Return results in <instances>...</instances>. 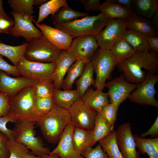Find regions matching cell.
<instances>
[{
  "mask_svg": "<svg viewBox=\"0 0 158 158\" xmlns=\"http://www.w3.org/2000/svg\"><path fill=\"white\" fill-rule=\"evenodd\" d=\"M117 66L119 71L123 72L128 81L138 84L146 77L143 69L154 74L157 72V53L151 49L147 51H136L130 57Z\"/></svg>",
  "mask_w": 158,
  "mask_h": 158,
  "instance_id": "cell-1",
  "label": "cell"
},
{
  "mask_svg": "<svg viewBox=\"0 0 158 158\" xmlns=\"http://www.w3.org/2000/svg\"><path fill=\"white\" fill-rule=\"evenodd\" d=\"M110 18L102 13L87 16L81 19L54 25L74 38L84 35L96 36L106 26Z\"/></svg>",
  "mask_w": 158,
  "mask_h": 158,
  "instance_id": "cell-2",
  "label": "cell"
},
{
  "mask_svg": "<svg viewBox=\"0 0 158 158\" xmlns=\"http://www.w3.org/2000/svg\"><path fill=\"white\" fill-rule=\"evenodd\" d=\"M71 121L68 110L56 105L36 123L44 138L49 143H56L67 125Z\"/></svg>",
  "mask_w": 158,
  "mask_h": 158,
  "instance_id": "cell-3",
  "label": "cell"
},
{
  "mask_svg": "<svg viewBox=\"0 0 158 158\" xmlns=\"http://www.w3.org/2000/svg\"><path fill=\"white\" fill-rule=\"evenodd\" d=\"M62 50L54 45L43 35L27 43L23 55L30 61L41 63L55 62Z\"/></svg>",
  "mask_w": 158,
  "mask_h": 158,
  "instance_id": "cell-4",
  "label": "cell"
},
{
  "mask_svg": "<svg viewBox=\"0 0 158 158\" xmlns=\"http://www.w3.org/2000/svg\"><path fill=\"white\" fill-rule=\"evenodd\" d=\"M35 122L28 120L18 122L13 130L14 139L31 150L32 154L39 157L49 154V149L44 147L41 140L35 136Z\"/></svg>",
  "mask_w": 158,
  "mask_h": 158,
  "instance_id": "cell-5",
  "label": "cell"
},
{
  "mask_svg": "<svg viewBox=\"0 0 158 158\" xmlns=\"http://www.w3.org/2000/svg\"><path fill=\"white\" fill-rule=\"evenodd\" d=\"M35 85L26 87L17 94L10 97V110L8 115L17 122L29 120L36 98Z\"/></svg>",
  "mask_w": 158,
  "mask_h": 158,
  "instance_id": "cell-6",
  "label": "cell"
},
{
  "mask_svg": "<svg viewBox=\"0 0 158 158\" xmlns=\"http://www.w3.org/2000/svg\"><path fill=\"white\" fill-rule=\"evenodd\" d=\"M91 61L96 75L95 87L102 91L106 80L117 63L110 50L100 47L98 48Z\"/></svg>",
  "mask_w": 158,
  "mask_h": 158,
  "instance_id": "cell-7",
  "label": "cell"
},
{
  "mask_svg": "<svg viewBox=\"0 0 158 158\" xmlns=\"http://www.w3.org/2000/svg\"><path fill=\"white\" fill-rule=\"evenodd\" d=\"M17 67L20 75L38 81H52L56 68L55 62L45 63L31 61L23 56Z\"/></svg>",
  "mask_w": 158,
  "mask_h": 158,
  "instance_id": "cell-8",
  "label": "cell"
},
{
  "mask_svg": "<svg viewBox=\"0 0 158 158\" xmlns=\"http://www.w3.org/2000/svg\"><path fill=\"white\" fill-rule=\"evenodd\" d=\"M158 81V76L148 72L145 79L138 84L136 90L128 98L134 102L140 105H149L158 107V102L155 97V85Z\"/></svg>",
  "mask_w": 158,
  "mask_h": 158,
  "instance_id": "cell-9",
  "label": "cell"
},
{
  "mask_svg": "<svg viewBox=\"0 0 158 158\" xmlns=\"http://www.w3.org/2000/svg\"><path fill=\"white\" fill-rule=\"evenodd\" d=\"M68 110L71 121L75 127L93 131L97 112L91 109L80 98L77 100Z\"/></svg>",
  "mask_w": 158,
  "mask_h": 158,
  "instance_id": "cell-10",
  "label": "cell"
},
{
  "mask_svg": "<svg viewBox=\"0 0 158 158\" xmlns=\"http://www.w3.org/2000/svg\"><path fill=\"white\" fill-rule=\"evenodd\" d=\"M126 29L125 20L110 18L104 29L95 36L99 47L110 50L122 38Z\"/></svg>",
  "mask_w": 158,
  "mask_h": 158,
  "instance_id": "cell-11",
  "label": "cell"
},
{
  "mask_svg": "<svg viewBox=\"0 0 158 158\" xmlns=\"http://www.w3.org/2000/svg\"><path fill=\"white\" fill-rule=\"evenodd\" d=\"M10 13L13 17L14 24L9 30V34L17 37L21 36L28 42L43 35L41 31L32 23L34 16L13 11Z\"/></svg>",
  "mask_w": 158,
  "mask_h": 158,
  "instance_id": "cell-12",
  "label": "cell"
},
{
  "mask_svg": "<svg viewBox=\"0 0 158 158\" xmlns=\"http://www.w3.org/2000/svg\"><path fill=\"white\" fill-rule=\"evenodd\" d=\"M95 36L84 35L75 38L68 50L77 60L91 61L99 48Z\"/></svg>",
  "mask_w": 158,
  "mask_h": 158,
  "instance_id": "cell-13",
  "label": "cell"
},
{
  "mask_svg": "<svg viewBox=\"0 0 158 158\" xmlns=\"http://www.w3.org/2000/svg\"><path fill=\"white\" fill-rule=\"evenodd\" d=\"M138 85L128 81L122 74L106 83L104 87L108 89L107 93L110 98L109 101L118 108L120 104L128 98Z\"/></svg>",
  "mask_w": 158,
  "mask_h": 158,
  "instance_id": "cell-14",
  "label": "cell"
},
{
  "mask_svg": "<svg viewBox=\"0 0 158 158\" xmlns=\"http://www.w3.org/2000/svg\"><path fill=\"white\" fill-rule=\"evenodd\" d=\"M117 144L123 158H140L136 149L130 123L127 122L120 125L116 131Z\"/></svg>",
  "mask_w": 158,
  "mask_h": 158,
  "instance_id": "cell-15",
  "label": "cell"
},
{
  "mask_svg": "<svg viewBox=\"0 0 158 158\" xmlns=\"http://www.w3.org/2000/svg\"><path fill=\"white\" fill-rule=\"evenodd\" d=\"M75 126L71 121L61 135L58 145L49 154H55L60 158H84L75 149L73 135Z\"/></svg>",
  "mask_w": 158,
  "mask_h": 158,
  "instance_id": "cell-16",
  "label": "cell"
},
{
  "mask_svg": "<svg viewBox=\"0 0 158 158\" xmlns=\"http://www.w3.org/2000/svg\"><path fill=\"white\" fill-rule=\"evenodd\" d=\"M38 81L24 77L13 78L0 70V92L9 97L26 87L34 85Z\"/></svg>",
  "mask_w": 158,
  "mask_h": 158,
  "instance_id": "cell-17",
  "label": "cell"
},
{
  "mask_svg": "<svg viewBox=\"0 0 158 158\" xmlns=\"http://www.w3.org/2000/svg\"><path fill=\"white\" fill-rule=\"evenodd\" d=\"M43 35L54 45L62 50H68L74 38L68 33L45 23H37L33 19Z\"/></svg>",
  "mask_w": 158,
  "mask_h": 158,
  "instance_id": "cell-18",
  "label": "cell"
},
{
  "mask_svg": "<svg viewBox=\"0 0 158 158\" xmlns=\"http://www.w3.org/2000/svg\"><path fill=\"white\" fill-rule=\"evenodd\" d=\"M76 59L68 50H62L55 62L56 68L52 79L55 88L60 89L65 75Z\"/></svg>",
  "mask_w": 158,
  "mask_h": 158,
  "instance_id": "cell-19",
  "label": "cell"
},
{
  "mask_svg": "<svg viewBox=\"0 0 158 158\" xmlns=\"http://www.w3.org/2000/svg\"><path fill=\"white\" fill-rule=\"evenodd\" d=\"M93 131H89L75 127L73 135L74 147L78 153L84 157L92 148Z\"/></svg>",
  "mask_w": 158,
  "mask_h": 158,
  "instance_id": "cell-20",
  "label": "cell"
},
{
  "mask_svg": "<svg viewBox=\"0 0 158 158\" xmlns=\"http://www.w3.org/2000/svg\"><path fill=\"white\" fill-rule=\"evenodd\" d=\"M107 93L90 87L80 98L92 110L101 112L109 101Z\"/></svg>",
  "mask_w": 158,
  "mask_h": 158,
  "instance_id": "cell-21",
  "label": "cell"
},
{
  "mask_svg": "<svg viewBox=\"0 0 158 158\" xmlns=\"http://www.w3.org/2000/svg\"><path fill=\"white\" fill-rule=\"evenodd\" d=\"M125 21L127 29L136 31L146 36L156 35V30L151 22L133 13Z\"/></svg>",
  "mask_w": 158,
  "mask_h": 158,
  "instance_id": "cell-22",
  "label": "cell"
},
{
  "mask_svg": "<svg viewBox=\"0 0 158 158\" xmlns=\"http://www.w3.org/2000/svg\"><path fill=\"white\" fill-rule=\"evenodd\" d=\"M98 11L107 15L109 18L126 20L133 13L132 10L117 4L106 0L101 4Z\"/></svg>",
  "mask_w": 158,
  "mask_h": 158,
  "instance_id": "cell-23",
  "label": "cell"
},
{
  "mask_svg": "<svg viewBox=\"0 0 158 158\" xmlns=\"http://www.w3.org/2000/svg\"><path fill=\"white\" fill-rule=\"evenodd\" d=\"M56 105L52 97L36 99L28 121L36 123L51 111Z\"/></svg>",
  "mask_w": 158,
  "mask_h": 158,
  "instance_id": "cell-24",
  "label": "cell"
},
{
  "mask_svg": "<svg viewBox=\"0 0 158 158\" xmlns=\"http://www.w3.org/2000/svg\"><path fill=\"white\" fill-rule=\"evenodd\" d=\"M94 69L91 61L86 63L83 71L80 78L75 81V90L80 98L91 85L95 86V80L93 78Z\"/></svg>",
  "mask_w": 158,
  "mask_h": 158,
  "instance_id": "cell-25",
  "label": "cell"
},
{
  "mask_svg": "<svg viewBox=\"0 0 158 158\" xmlns=\"http://www.w3.org/2000/svg\"><path fill=\"white\" fill-rule=\"evenodd\" d=\"M52 98L56 105L67 110L79 99L75 90H62L56 88Z\"/></svg>",
  "mask_w": 158,
  "mask_h": 158,
  "instance_id": "cell-26",
  "label": "cell"
},
{
  "mask_svg": "<svg viewBox=\"0 0 158 158\" xmlns=\"http://www.w3.org/2000/svg\"><path fill=\"white\" fill-rule=\"evenodd\" d=\"M136 147L139 152L147 154L149 158H158V138H145L137 134L133 135Z\"/></svg>",
  "mask_w": 158,
  "mask_h": 158,
  "instance_id": "cell-27",
  "label": "cell"
},
{
  "mask_svg": "<svg viewBox=\"0 0 158 158\" xmlns=\"http://www.w3.org/2000/svg\"><path fill=\"white\" fill-rule=\"evenodd\" d=\"M122 38L130 44L135 51H147L151 49L146 36L138 32L126 29Z\"/></svg>",
  "mask_w": 158,
  "mask_h": 158,
  "instance_id": "cell-28",
  "label": "cell"
},
{
  "mask_svg": "<svg viewBox=\"0 0 158 158\" xmlns=\"http://www.w3.org/2000/svg\"><path fill=\"white\" fill-rule=\"evenodd\" d=\"M89 16L88 13L78 12L69 6H64L61 7L52 17L51 21L54 25L73 21L80 17Z\"/></svg>",
  "mask_w": 158,
  "mask_h": 158,
  "instance_id": "cell-29",
  "label": "cell"
},
{
  "mask_svg": "<svg viewBox=\"0 0 158 158\" xmlns=\"http://www.w3.org/2000/svg\"><path fill=\"white\" fill-rule=\"evenodd\" d=\"M110 50L117 65L130 57L135 51L130 44L122 38L116 42Z\"/></svg>",
  "mask_w": 158,
  "mask_h": 158,
  "instance_id": "cell-30",
  "label": "cell"
},
{
  "mask_svg": "<svg viewBox=\"0 0 158 158\" xmlns=\"http://www.w3.org/2000/svg\"><path fill=\"white\" fill-rule=\"evenodd\" d=\"M27 43L17 46L5 44L0 41V55L8 59L13 65L17 66L21 58L23 56Z\"/></svg>",
  "mask_w": 158,
  "mask_h": 158,
  "instance_id": "cell-31",
  "label": "cell"
},
{
  "mask_svg": "<svg viewBox=\"0 0 158 158\" xmlns=\"http://www.w3.org/2000/svg\"><path fill=\"white\" fill-rule=\"evenodd\" d=\"M114 131L106 120L102 116L99 112H97L93 131V138L92 146L97 141L110 134Z\"/></svg>",
  "mask_w": 158,
  "mask_h": 158,
  "instance_id": "cell-32",
  "label": "cell"
},
{
  "mask_svg": "<svg viewBox=\"0 0 158 158\" xmlns=\"http://www.w3.org/2000/svg\"><path fill=\"white\" fill-rule=\"evenodd\" d=\"M86 63L84 61L78 60L70 67L67 72V76L63 81L62 87L64 90H72L74 82L82 74Z\"/></svg>",
  "mask_w": 158,
  "mask_h": 158,
  "instance_id": "cell-33",
  "label": "cell"
},
{
  "mask_svg": "<svg viewBox=\"0 0 158 158\" xmlns=\"http://www.w3.org/2000/svg\"><path fill=\"white\" fill-rule=\"evenodd\" d=\"M68 6L66 0H48L39 7V16L36 23L39 24L50 14L53 16L61 7Z\"/></svg>",
  "mask_w": 158,
  "mask_h": 158,
  "instance_id": "cell-34",
  "label": "cell"
},
{
  "mask_svg": "<svg viewBox=\"0 0 158 158\" xmlns=\"http://www.w3.org/2000/svg\"><path fill=\"white\" fill-rule=\"evenodd\" d=\"M132 4L136 12L145 18H152L158 9L157 0H133Z\"/></svg>",
  "mask_w": 158,
  "mask_h": 158,
  "instance_id": "cell-35",
  "label": "cell"
},
{
  "mask_svg": "<svg viewBox=\"0 0 158 158\" xmlns=\"http://www.w3.org/2000/svg\"><path fill=\"white\" fill-rule=\"evenodd\" d=\"M116 131L99 141V143L109 158H123L117 144Z\"/></svg>",
  "mask_w": 158,
  "mask_h": 158,
  "instance_id": "cell-36",
  "label": "cell"
},
{
  "mask_svg": "<svg viewBox=\"0 0 158 158\" xmlns=\"http://www.w3.org/2000/svg\"><path fill=\"white\" fill-rule=\"evenodd\" d=\"M7 3L13 11L32 16L35 0H9Z\"/></svg>",
  "mask_w": 158,
  "mask_h": 158,
  "instance_id": "cell-37",
  "label": "cell"
},
{
  "mask_svg": "<svg viewBox=\"0 0 158 158\" xmlns=\"http://www.w3.org/2000/svg\"><path fill=\"white\" fill-rule=\"evenodd\" d=\"M54 88L52 81H38L35 85V97L36 99L52 97Z\"/></svg>",
  "mask_w": 158,
  "mask_h": 158,
  "instance_id": "cell-38",
  "label": "cell"
},
{
  "mask_svg": "<svg viewBox=\"0 0 158 158\" xmlns=\"http://www.w3.org/2000/svg\"><path fill=\"white\" fill-rule=\"evenodd\" d=\"M6 145L10 153L9 158H26L27 154L30 152L25 146L14 140L9 139Z\"/></svg>",
  "mask_w": 158,
  "mask_h": 158,
  "instance_id": "cell-39",
  "label": "cell"
},
{
  "mask_svg": "<svg viewBox=\"0 0 158 158\" xmlns=\"http://www.w3.org/2000/svg\"><path fill=\"white\" fill-rule=\"evenodd\" d=\"M118 109L113 103H109L104 107L100 113L102 116L113 128L116 120Z\"/></svg>",
  "mask_w": 158,
  "mask_h": 158,
  "instance_id": "cell-40",
  "label": "cell"
},
{
  "mask_svg": "<svg viewBox=\"0 0 158 158\" xmlns=\"http://www.w3.org/2000/svg\"><path fill=\"white\" fill-rule=\"evenodd\" d=\"M9 122H18L13 118L8 115L6 116L0 117V131L6 135L9 139L14 140L13 130L8 129L6 127L7 123Z\"/></svg>",
  "mask_w": 158,
  "mask_h": 158,
  "instance_id": "cell-41",
  "label": "cell"
},
{
  "mask_svg": "<svg viewBox=\"0 0 158 158\" xmlns=\"http://www.w3.org/2000/svg\"><path fill=\"white\" fill-rule=\"evenodd\" d=\"M0 70L16 77L20 75L17 67L8 63L3 58V56L0 55Z\"/></svg>",
  "mask_w": 158,
  "mask_h": 158,
  "instance_id": "cell-42",
  "label": "cell"
},
{
  "mask_svg": "<svg viewBox=\"0 0 158 158\" xmlns=\"http://www.w3.org/2000/svg\"><path fill=\"white\" fill-rule=\"evenodd\" d=\"M10 97L0 92V117L8 115L10 110Z\"/></svg>",
  "mask_w": 158,
  "mask_h": 158,
  "instance_id": "cell-43",
  "label": "cell"
},
{
  "mask_svg": "<svg viewBox=\"0 0 158 158\" xmlns=\"http://www.w3.org/2000/svg\"><path fill=\"white\" fill-rule=\"evenodd\" d=\"M85 157V158H109L99 143L94 148H92Z\"/></svg>",
  "mask_w": 158,
  "mask_h": 158,
  "instance_id": "cell-44",
  "label": "cell"
},
{
  "mask_svg": "<svg viewBox=\"0 0 158 158\" xmlns=\"http://www.w3.org/2000/svg\"><path fill=\"white\" fill-rule=\"evenodd\" d=\"M8 139L6 135L0 131V158H9L10 153L6 145Z\"/></svg>",
  "mask_w": 158,
  "mask_h": 158,
  "instance_id": "cell-45",
  "label": "cell"
},
{
  "mask_svg": "<svg viewBox=\"0 0 158 158\" xmlns=\"http://www.w3.org/2000/svg\"><path fill=\"white\" fill-rule=\"evenodd\" d=\"M80 3L83 5L87 11H98L101 4L99 0H79Z\"/></svg>",
  "mask_w": 158,
  "mask_h": 158,
  "instance_id": "cell-46",
  "label": "cell"
},
{
  "mask_svg": "<svg viewBox=\"0 0 158 158\" xmlns=\"http://www.w3.org/2000/svg\"><path fill=\"white\" fill-rule=\"evenodd\" d=\"M14 24V20L0 18V33L9 34V32Z\"/></svg>",
  "mask_w": 158,
  "mask_h": 158,
  "instance_id": "cell-47",
  "label": "cell"
},
{
  "mask_svg": "<svg viewBox=\"0 0 158 158\" xmlns=\"http://www.w3.org/2000/svg\"><path fill=\"white\" fill-rule=\"evenodd\" d=\"M158 135V116L151 127L146 132L140 135V137L143 138L146 136L150 135L151 137L157 136Z\"/></svg>",
  "mask_w": 158,
  "mask_h": 158,
  "instance_id": "cell-48",
  "label": "cell"
},
{
  "mask_svg": "<svg viewBox=\"0 0 158 158\" xmlns=\"http://www.w3.org/2000/svg\"><path fill=\"white\" fill-rule=\"evenodd\" d=\"M146 40L150 48L158 53V37L155 35H149L146 36Z\"/></svg>",
  "mask_w": 158,
  "mask_h": 158,
  "instance_id": "cell-49",
  "label": "cell"
},
{
  "mask_svg": "<svg viewBox=\"0 0 158 158\" xmlns=\"http://www.w3.org/2000/svg\"><path fill=\"white\" fill-rule=\"evenodd\" d=\"M110 1L120 4L129 10H132L133 0H109Z\"/></svg>",
  "mask_w": 158,
  "mask_h": 158,
  "instance_id": "cell-50",
  "label": "cell"
},
{
  "mask_svg": "<svg viewBox=\"0 0 158 158\" xmlns=\"http://www.w3.org/2000/svg\"><path fill=\"white\" fill-rule=\"evenodd\" d=\"M3 1L0 0V18H3L8 20H11L13 19L9 17L5 11L3 6Z\"/></svg>",
  "mask_w": 158,
  "mask_h": 158,
  "instance_id": "cell-51",
  "label": "cell"
},
{
  "mask_svg": "<svg viewBox=\"0 0 158 158\" xmlns=\"http://www.w3.org/2000/svg\"><path fill=\"white\" fill-rule=\"evenodd\" d=\"M158 9H157L155 11L153 17V25L154 24L156 28L158 27Z\"/></svg>",
  "mask_w": 158,
  "mask_h": 158,
  "instance_id": "cell-52",
  "label": "cell"
},
{
  "mask_svg": "<svg viewBox=\"0 0 158 158\" xmlns=\"http://www.w3.org/2000/svg\"><path fill=\"white\" fill-rule=\"evenodd\" d=\"M48 0H35L34 5H41L47 2Z\"/></svg>",
  "mask_w": 158,
  "mask_h": 158,
  "instance_id": "cell-53",
  "label": "cell"
},
{
  "mask_svg": "<svg viewBox=\"0 0 158 158\" xmlns=\"http://www.w3.org/2000/svg\"><path fill=\"white\" fill-rule=\"evenodd\" d=\"M41 158H60L57 155L55 154H49L43 155L40 157Z\"/></svg>",
  "mask_w": 158,
  "mask_h": 158,
  "instance_id": "cell-54",
  "label": "cell"
},
{
  "mask_svg": "<svg viewBox=\"0 0 158 158\" xmlns=\"http://www.w3.org/2000/svg\"><path fill=\"white\" fill-rule=\"evenodd\" d=\"M26 158H41L40 157L31 154L30 152L28 153L26 156Z\"/></svg>",
  "mask_w": 158,
  "mask_h": 158,
  "instance_id": "cell-55",
  "label": "cell"
}]
</instances>
